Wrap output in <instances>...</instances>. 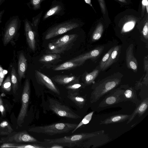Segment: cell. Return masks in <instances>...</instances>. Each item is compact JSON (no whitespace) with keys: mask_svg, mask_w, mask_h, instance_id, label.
Segmentation results:
<instances>
[{"mask_svg":"<svg viewBox=\"0 0 148 148\" xmlns=\"http://www.w3.org/2000/svg\"><path fill=\"white\" fill-rule=\"evenodd\" d=\"M12 88L11 77L8 76L1 85L2 90L6 92H9Z\"/></svg>","mask_w":148,"mask_h":148,"instance_id":"1f68e13d","label":"cell"},{"mask_svg":"<svg viewBox=\"0 0 148 148\" xmlns=\"http://www.w3.org/2000/svg\"><path fill=\"white\" fill-rule=\"evenodd\" d=\"M100 53L99 49H96L78 56L70 60L69 61L79 63L82 64L86 60L98 56Z\"/></svg>","mask_w":148,"mask_h":148,"instance_id":"e0dca14e","label":"cell"},{"mask_svg":"<svg viewBox=\"0 0 148 148\" xmlns=\"http://www.w3.org/2000/svg\"><path fill=\"white\" fill-rule=\"evenodd\" d=\"M80 23L75 18L54 24L45 32V39L49 40L78 27Z\"/></svg>","mask_w":148,"mask_h":148,"instance_id":"277c9868","label":"cell"},{"mask_svg":"<svg viewBox=\"0 0 148 148\" xmlns=\"http://www.w3.org/2000/svg\"><path fill=\"white\" fill-rule=\"evenodd\" d=\"M120 79L113 78L107 79L100 82L93 86L91 94L90 102L95 103L101 97L114 89L121 82Z\"/></svg>","mask_w":148,"mask_h":148,"instance_id":"3957f363","label":"cell"},{"mask_svg":"<svg viewBox=\"0 0 148 148\" xmlns=\"http://www.w3.org/2000/svg\"><path fill=\"white\" fill-rule=\"evenodd\" d=\"M0 111L2 116H4L6 114V109L2 97L0 94Z\"/></svg>","mask_w":148,"mask_h":148,"instance_id":"8d00e7d4","label":"cell"},{"mask_svg":"<svg viewBox=\"0 0 148 148\" xmlns=\"http://www.w3.org/2000/svg\"><path fill=\"white\" fill-rule=\"evenodd\" d=\"M35 74L38 83L44 86L53 92L59 95H60L59 90L49 78L37 70L35 71Z\"/></svg>","mask_w":148,"mask_h":148,"instance_id":"7c38bea8","label":"cell"},{"mask_svg":"<svg viewBox=\"0 0 148 148\" xmlns=\"http://www.w3.org/2000/svg\"><path fill=\"white\" fill-rule=\"evenodd\" d=\"M99 72V70L96 69L91 72L87 74L85 77L84 84L85 86L92 83L98 75Z\"/></svg>","mask_w":148,"mask_h":148,"instance_id":"83f0119b","label":"cell"},{"mask_svg":"<svg viewBox=\"0 0 148 148\" xmlns=\"http://www.w3.org/2000/svg\"><path fill=\"white\" fill-rule=\"evenodd\" d=\"M119 49V47L118 46L114 47L109 59L103 69V70L109 67L114 62L118 55Z\"/></svg>","mask_w":148,"mask_h":148,"instance_id":"4316f807","label":"cell"},{"mask_svg":"<svg viewBox=\"0 0 148 148\" xmlns=\"http://www.w3.org/2000/svg\"><path fill=\"white\" fill-rule=\"evenodd\" d=\"M121 2H123V3H126V1H125V0H117Z\"/></svg>","mask_w":148,"mask_h":148,"instance_id":"7dc6e473","label":"cell"},{"mask_svg":"<svg viewBox=\"0 0 148 148\" xmlns=\"http://www.w3.org/2000/svg\"><path fill=\"white\" fill-rule=\"evenodd\" d=\"M48 106L49 110L60 116L74 119L81 118L68 106L53 98L48 97Z\"/></svg>","mask_w":148,"mask_h":148,"instance_id":"8992f818","label":"cell"},{"mask_svg":"<svg viewBox=\"0 0 148 148\" xmlns=\"http://www.w3.org/2000/svg\"><path fill=\"white\" fill-rule=\"evenodd\" d=\"M60 57V56L58 54L50 53L42 56L39 59V61L42 62H50L59 58Z\"/></svg>","mask_w":148,"mask_h":148,"instance_id":"4dcf8cb0","label":"cell"},{"mask_svg":"<svg viewBox=\"0 0 148 148\" xmlns=\"http://www.w3.org/2000/svg\"><path fill=\"white\" fill-rule=\"evenodd\" d=\"M67 97L80 109L83 108L86 99L85 96L79 95V92H68Z\"/></svg>","mask_w":148,"mask_h":148,"instance_id":"ac0fdd59","label":"cell"},{"mask_svg":"<svg viewBox=\"0 0 148 148\" xmlns=\"http://www.w3.org/2000/svg\"><path fill=\"white\" fill-rule=\"evenodd\" d=\"M94 112V111H92L85 116L81 122L79 124H78L75 128L72 130V133H73L81 127L83 125L89 123L92 119Z\"/></svg>","mask_w":148,"mask_h":148,"instance_id":"f1b7e54d","label":"cell"},{"mask_svg":"<svg viewBox=\"0 0 148 148\" xmlns=\"http://www.w3.org/2000/svg\"><path fill=\"white\" fill-rule=\"evenodd\" d=\"M146 8L147 12L148 13V3L146 5Z\"/></svg>","mask_w":148,"mask_h":148,"instance_id":"bcb514c9","label":"cell"},{"mask_svg":"<svg viewBox=\"0 0 148 148\" xmlns=\"http://www.w3.org/2000/svg\"><path fill=\"white\" fill-rule=\"evenodd\" d=\"M123 89L122 88L112 90L99 104V106L103 108L124 101L123 95Z\"/></svg>","mask_w":148,"mask_h":148,"instance_id":"9c48e42d","label":"cell"},{"mask_svg":"<svg viewBox=\"0 0 148 148\" xmlns=\"http://www.w3.org/2000/svg\"><path fill=\"white\" fill-rule=\"evenodd\" d=\"M21 22L18 16H13L8 21L3 36L4 45L8 44L13 39L21 25Z\"/></svg>","mask_w":148,"mask_h":148,"instance_id":"ba28073f","label":"cell"},{"mask_svg":"<svg viewBox=\"0 0 148 148\" xmlns=\"http://www.w3.org/2000/svg\"><path fill=\"white\" fill-rule=\"evenodd\" d=\"M148 3V0H142V10L143 11H144V10L145 6L147 3Z\"/></svg>","mask_w":148,"mask_h":148,"instance_id":"b9f144b4","label":"cell"},{"mask_svg":"<svg viewBox=\"0 0 148 148\" xmlns=\"http://www.w3.org/2000/svg\"><path fill=\"white\" fill-rule=\"evenodd\" d=\"M65 8L63 3L59 1L54 0L52 2L49 8L43 16L42 20L45 21L54 15L62 16L64 14Z\"/></svg>","mask_w":148,"mask_h":148,"instance_id":"30bf717a","label":"cell"},{"mask_svg":"<svg viewBox=\"0 0 148 148\" xmlns=\"http://www.w3.org/2000/svg\"><path fill=\"white\" fill-rule=\"evenodd\" d=\"M133 45H130L126 51V61L127 66L134 71H136L138 68V63L133 53Z\"/></svg>","mask_w":148,"mask_h":148,"instance_id":"9a60e30c","label":"cell"},{"mask_svg":"<svg viewBox=\"0 0 148 148\" xmlns=\"http://www.w3.org/2000/svg\"><path fill=\"white\" fill-rule=\"evenodd\" d=\"M11 80L13 92L15 94L18 88L17 75L14 67H12L11 72Z\"/></svg>","mask_w":148,"mask_h":148,"instance_id":"d4e9b609","label":"cell"},{"mask_svg":"<svg viewBox=\"0 0 148 148\" xmlns=\"http://www.w3.org/2000/svg\"><path fill=\"white\" fill-rule=\"evenodd\" d=\"M1 148H46V147L40 144H19L13 143H4L1 145Z\"/></svg>","mask_w":148,"mask_h":148,"instance_id":"7402d4cb","label":"cell"},{"mask_svg":"<svg viewBox=\"0 0 148 148\" xmlns=\"http://www.w3.org/2000/svg\"><path fill=\"white\" fill-rule=\"evenodd\" d=\"M130 116V114H120L113 115L101 121L99 124L108 125L121 123L128 120Z\"/></svg>","mask_w":148,"mask_h":148,"instance_id":"d6986e66","label":"cell"},{"mask_svg":"<svg viewBox=\"0 0 148 148\" xmlns=\"http://www.w3.org/2000/svg\"><path fill=\"white\" fill-rule=\"evenodd\" d=\"M101 7L102 12L103 14L106 13V5L104 0H98Z\"/></svg>","mask_w":148,"mask_h":148,"instance_id":"ab89813d","label":"cell"},{"mask_svg":"<svg viewBox=\"0 0 148 148\" xmlns=\"http://www.w3.org/2000/svg\"><path fill=\"white\" fill-rule=\"evenodd\" d=\"M77 124L67 123H57L46 125L34 127L30 128L29 131L52 136L68 133L74 130Z\"/></svg>","mask_w":148,"mask_h":148,"instance_id":"7a4b0ae2","label":"cell"},{"mask_svg":"<svg viewBox=\"0 0 148 148\" xmlns=\"http://www.w3.org/2000/svg\"><path fill=\"white\" fill-rule=\"evenodd\" d=\"M142 33L144 38L147 40L148 38V23L147 22L146 23L143 27Z\"/></svg>","mask_w":148,"mask_h":148,"instance_id":"f35d334b","label":"cell"},{"mask_svg":"<svg viewBox=\"0 0 148 148\" xmlns=\"http://www.w3.org/2000/svg\"><path fill=\"white\" fill-rule=\"evenodd\" d=\"M148 107V98L147 97L141 101L140 103L136 106V108L130 114L127 124L130 123L136 115H138L139 117L142 116L147 110Z\"/></svg>","mask_w":148,"mask_h":148,"instance_id":"5bb4252c","label":"cell"},{"mask_svg":"<svg viewBox=\"0 0 148 148\" xmlns=\"http://www.w3.org/2000/svg\"><path fill=\"white\" fill-rule=\"evenodd\" d=\"M7 72V70L3 69L0 65V86L1 85L5 75Z\"/></svg>","mask_w":148,"mask_h":148,"instance_id":"74e56055","label":"cell"},{"mask_svg":"<svg viewBox=\"0 0 148 148\" xmlns=\"http://www.w3.org/2000/svg\"><path fill=\"white\" fill-rule=\"evenodd\" d=\"M84 1L86 3L89 4L91 6H92V5L91 3V0H84Z\"/></svg>","mask_w":148,"mask_h":148,"instance_id":"ee69618b","label":"cell"},{"mask_svg":"<svg viewBox=\"0 0 148 148\" xmlns=\"http://www.w3.org/2000/svg\"><path fill=\"white\" fill-rule=\"evenodd\" d=\"M103 29V27L101 23H99L96 27L92 37V40L96 41L101 37Z\"/></svg>","mask_w":148,"mask_h":148,"instance_id":"f546056e","label":"cell"},{"mask_svg":"<svg viewBox=\"0 0 148 148\" xmlns=\"http://www.w3.org/2000/svg\"><path fill=\"white\" fill-rule=\"evenodd\" d=\"M85 86L84 84L80 83L79 81H78L67 85L66 86V88L69 90L68 92H79L81 89L84 88Z\"/></svg>","mask_w":148,"mask_h":148,"instance_id":"484cf974","label":"cell"},{"mask_svg":"<svg viewBox=\"0 0 148 148\" xmlns=\"http://www.w3.org/2000/svg\"><path fill=\"white\" fill-rule=\"evenodd\" d=\"M123 90L124 101H130L137 106L141 101L138 98L136 90L131 87L124 88Z\"/></svg>","mask_w":148,"mask_h":148,"instance_id":"2e32d148","label":"cell"},{"mask_svg":"<svg viewBox=\"0 0 148 148\" xmlns=\"http://www.w3.org/2000/svg\"><path fill=\"white\" fill-rule=\"evenodd\" d=\"M47 148H63L64 147L57 144H53L48 145Z\"/></svg>","mask_w":148,"mask_h":148,"instance_id":"60d3db41","label":"cell"},{"mask_svg":"<svg viewBox=\"0 0 148 148\" xmlns=\"http://www.w3.org/2000/svg\"><path fill=\"white\" fill-rule=\"evenodd\" d=\"M5 0H0V5H1Z\"/></svg>","mask_w":148,"mask_h":148,"instance_id":"f6af8a7d","label":"cell"},{"mask_svg":"<svg viewBox=\"0 0 148 148\" xmlns=\"http://www.w3.org/2000/svg\"><path fill=\"white\" fill-rule=\"evenodd\" d=\"M30 93V87L29 81L26 79L25 81L22 95L21 106L17 119L18 125L21 126V124L24 121L27 115V111L29 101Z\"/></svg>","mask_w":148,"mask_h":148,"instance_id":"52a82bcc","label":"cell"},{"mask_svg":"<svg viewBox=\"0 0 148 148\" xmlns=\"http://www.w3.org/2000/svg\"><path fill=\"white\" fill-rule=\"evenodd\" d=\"M114 48V47L110 49L102 58L100 64V68L101 69H103Z\"/></svg>","mask_w":148,"mask_h":148,"instance_id":"836d02e7","label":"cell"},{"mask_svg":"<svg viewBox=\"0 0 148 148\" xmlns=\"http://www.w3.org/2000/svg\"><path fill=\"white\" fill-rule=\"evenodd\" d=\"M54 81L58 84L62 85H67L72 82L79 81L78 78L74 76L65 75H56L53 77Z\"/></svg>","mask_w":148,"mask_h":148,"instance_id":"44dd1931","label":"cell"},{"mask_svg":"<svg viewBox=\"0 0 148 148\" xmlns=\"http://www.w3.org/2000/svg\"><path fill=\"white\" fill-rule=\"evenodd\" d=\"M13 130L8 121H4L0 123V135H7L11 133Z\"/></svg>","mask_w":148,"mask_h":148,"instance_id":"cb8c5ba5","label":"cell"},{"mask_svg":"<svg viewBox=\"0 0 148 148\" xmlns=\"http://www.w3.org/2000/svg\"><path fill=\"white\" fill-rule=\"evenodd\" d=\"M82 64L78 62L69 61L56 66L53 68L55 71L69 69L79 66Z\"/></svg>","mask_w":148,"mask_h":148,"instance_id":"603a6c76","label":"cell"},{"mask_svg":"<svg viewBox=\"0 0 148 148\" xmlns=\"http://www.w3.org/2000/svg\"><path fill=\"white\" fill-rule=\"evenodd\" d=\"M25 30L27 41L29 47L34 51L36 47L34 32L30 22L27 19L24 20Z\"/></svg>","mask_w":148,"mask_h":148,"instance_id":"4fadbf2b","label":"cell"},{"mask_svg":"<svg viewBox=\"0 0 148 148\" xmlns=\"http://www.w3.org/2000/svg\"><path fill=\"white\" fill-rule=\"evenodd\" d=\"M43 11H42L36 16L32 18L31 25L33 28L37 29Z\"/></svg>","mask_w":148,"mask_h":148,"instance_id":"d6a6232c","label":"cell"},{"mask_svg":"<svg viewBox=\"0 0 148 148\" xmlns=\"http://www.w3.org/2000/svg\"><path fill=\"white\" fill-rule=\"evenodd\" d=\"M5 12V10H3L0 11V22L1 21L3 15Z\"/></svg>","mask_w":148,"mask_h":148,"instance_id":"7bdbcfd3","label":"cell"},{"mask_svg":"<svg viewBox=\"0 0 148 148\" xmlns=\"http://www.w3.org/2000/svg\"><path fill=\"white\" fill-rule=\"evenodd\" d=\"M8 141L16 143H31L41 144L42 143V141L37 140L25 131L18 132L10 137Z\"/></svg>","mask_w":148,"mask_h":148,"instance_id":"8fae6325","label":"cell"},{"mask_svg":"<svg viewBox=\"0 0 148 148\" xmlns=\"http://www.w3.org/2000/svg\"><path fill=\"white\" fill-rule=\"evenodd\" d=\"M27 61L23 53H21L19 56L18 63V72L20 82L22 78L25 77V74L27 67Z\"/></svg>","mask_w":148,"mask_h":148,"instance_id":"ffe728a7","label":"cell"},{"mask_svg":"<svg viewBox=\"0 0 148 148\" xmlns=\"http://www.w3.org/2000/svg\"><path fill=\"white\" fill-rule=\"evenodd\" d=\"M135 22L133 21H128L124 25L122 30L124 32H128L132 29L134 26Z\"/></svg>","mask_w":148,"mask_h":148,"instance_id":"d590c367","label":"cell"},{"mask_svg":"<svg viewBox=\"0 0 148 148\" xmlns=\"http://www.w3.org/2000/svg\"><path fill=\"white\" fill-rule=\"evenodd\" d=\"M29 3L32 6V9L34 10L40 9L41 8L42 2L45 0H29Z\"/></svg>","mask_w":148,"mask_h":148,"instance_id":"e575fe53","label":"cell"},{"mask_svg":"<svg viewBox=\"0 0 148 148\" xmlns=\"http://www.w3.org/2000/svg\"><path fill=\"white\" fill-rule=\"evenodd\" d=\"M104 130L90 133H81L53 139H44L42 145L48 146L57 144L69 148H90L101 145L106 143Z\"/></svg>","mask_w":148,"mask_h":148,"instance_id":"6da1fadb","label":"cell"},{"mask_svg":"<svg viewBox=\"0 0 148 148\" xmlns=\"http://www.w3.org/2000/svg\"><path fill=\"white\" fill-rule=\"evenodd\" d=\"M76 34H66L49 42L48 45L50 53H61L67 49L76 39Z\"/></svg>","mask_w":148,"mask_h":148,"instance_id":"5b68a950","label":"cell"}]
</instances>
